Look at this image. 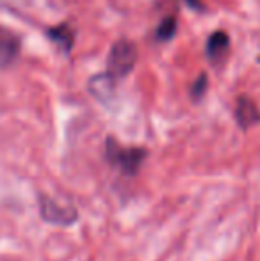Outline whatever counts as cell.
I'll use <instances>...</instances> for the list:
<instances>
[{"label": "cell", "mask_w": 260, "mask_h": 261, "mask_svg": "<svg viewBox=\"0 0 260 261\" xmlns=\"http://www.w3.org/2000/svg\"><path fill=\"white\" fill-rule=\"evenodd\" d=\"M105 155H107V160L120 172H123L127 176H134L143 165V162H145L146 151L143 148H123L114 139H109Z\"/></svg>", "instance_id": "1"}, {"label": "cell", "mask_w": 260, "mask_h": 261, "mask_svg": "<svg viewBox=\"0 0 260 261\" xmlns=\"http://www.w3.org/2000/svg\"><path fill=\"white\" fill-rule=\"evenodd\" d=\"M137 62V46L129 39H120L112 45L107 59V75L112 79H122L129 75Z\"/></svg>", "instance_id": "2"}, {"label": "cell", "mask_w": 260, "mask_h": 261, "mask_svg": "<svg viewBox=\"0 0 260 261\" xmlns=\"http://www.w3.org/2000/svg\"><path fill=\"white\" fill-rule=\"evenodd\" d=\"M39 212H41L43 220L57 226H69L77 220V210L69 204H63L52 197L43 196L39 199Z\"/></svg>", "instance_id": "3"}, {"label": "cell", "mask_w": 260, "mask_h": 261, "mask_svg": "<svg viewBox=\"0 0 260 261\" xmlns=\"http://www.w3.org/2000/svg\"><path fill=\"white\" fill-rule=\"evenodd\" d=\"M235 119L241 128L248 130L260 121V110L257 103L248 96H239L235 103Z\"/></svg>", "instance_id": "4"}, {"label": "cell", "mask_w": 260, "mask_h": 261, "mask_svg": "<svg viewBox=\"0 0 260 261\" xmlns=\"http://www.w3.org/2000/svg\"><path fill=\"white\" fill-rule=\"evenodd\" d=\"M20 54V39L14 32L0 27V68H7Z\"/></svg>", "instance_id": "5"}, {"label": "cell", "mask_w": 260, "mask_h": 261, "mask_svg": "<svg viewBox=\"0 0 260 261\" xmlns=\"http://www.w3.org/2000/svg\"><path fill=\"white\" fill-rule=\"evenodd\" d=\"M230 48V38L226 32L223 31H218L214 32V34L208 38L207 41V48H205V52H207V57L210 59V61L218 62L221 61L223 57L226 55Z\"/></svg>", "instance_id": "6"}, {"label": "cell", "mask_w": 260, "mask_h": 261, "mask_svg": "<svg viewBox=\"0 0 260 261\" xmlns=\"http://www.w3.org/2000/svg\"><path fill=\"white\" fill-rule=\"evenodd\" d=\"M89 89L98 100L105 101L114 94V79L109 75H97L89 80Z\"/></svg>", "instance_id": "7"}, {"label": "cell", "mask_w": 260, "mask_h": 261, "mask_svg": "<svg viewBox=\"0 0 260 261\" xmlns=\"http://www.w3.org/2000/svg\"><path fill=\"white\" fill-rule=\"evenodd\" d=\"M49 34H50V38H52V41H56L63 50H66V52L72 50L75 34H73V31L66 23L59 25V27H56V29H50Z\"/></svg>", "instance_id": "8"}, {"label": "cell", "mask_w": 260, "mask_h": 261, "mask_svg": "<svg viewBox=\"0 0 260 261\" xmlns=\"http://www.w3.org/2000/svg\"><path fill=\"white\" fill-rule=\"evenodd\" d=\"M175 34H177V20H175V16H166L160 21L159 29L155 32L157 39L159 41H170Z\"/></svg>", "instance_id": "9"}, {"label": "cell", "mask_w": 260, "mask_h": 261, "mask_svg": "<svg viewBox=\"0 0 260 261\" xmlns=\"http://www.w3.org/2000/svg\"><path fill=\"white\" fill-rule=\"evenodd\" d=\"M205 91H207V75H205V73H201L195 82H193L191 91H189V93H191L193 100H200V98L205 94Z\"/></svg>", "instance_id": "10"}, {"label": "cell", "mask_w": 260, "mask_h": 261, "mask_svg": "<svg viewBox=\"0 0 260 261\" xmlns=\"http://www.w3.org/2000/svg\"><path fill=\"white\" fill-rule=\"evenodd\" d=\"M185 2H187V6L193 7V9H198V11L203 9V2H201V0H185Z\"/></svg>", "instance_id": "11"}]
</instances>
